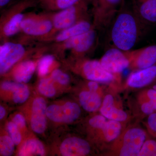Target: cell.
Returning <instances> with one entry per match:
<instances>
[{
	"instance_id": "obj_1",
	"label": "cell",
	"mask_w": 156,
	"mask_h": 156,
	"mask_svg": "<svg viewBox=\"0 0 156 156\" xmlns=\"http://www.w3.org/2000/svg\"><path fill=\"white\" fill-rule=\"evenodd\" d=\"M146 28L124 0L108 28L110 48L132 50Z\"/></svg>"
},
{
	"instance_id": "obj_2",
	"label": "cell",
	"mask_w": 156,
	"mask_h": 156,
	"mask_svg": "<svg viewBox=\"0 0 156 156\" xmlns=\"http://www.w3.org/2000/svg\"><path fill=\"white\" fill-rule=\"evenodd\" d=\"M90 4V0H80L69 8L53 12V29L47 37L43 41L47 42L59 32L82 20H89Z\"/></svg>"
},
{
	"instance_id": "obj_3",
	"label": "cell",
	"mask_w": 156,
	"mask_h": 156,
	"mask_svg": "<svg viewBox=\"0 0 156 156\" xmlns=\"http://www.w3.org/2000/svg\"><path fill=\"white\" fill-rule=\"evenodd\" d=\"M38 0H20L13 4L4 12L0 20V37L1 41L15 35L21 31V24L27 9L38 5Z\"/></svg>"
},
{
	"instance_id": "obj_4",
	"label": "cell",
	"mask_w": 156,
	"mask_h": 156,
	"mask_svg": "<svg viewBox=\"0 0 156 156\" xmlns=\"http://www.w3.org/2000/svg\"><path fill=\"white\" fill-rule=\"evenodd\" d=\"M52 12L25 14L21 24V32L26 36L43 41L53 28Z\"/></svg>"
},
{
	"instance_id": "obj_5",
	"label": "cell",
	"mask_w": 156,
	"mask_h": 156,
	"mask_svg": "<svg viewBox=\"0 0 156 156\" xmlns=\"http://www.w3.org/2000/svg\"><path fill=\"white\" fill-rule=\"evenodd\" d=\"M124 0H97L92 9L93 25L97 30L108 29Z\"/></svg>"
},
{
	"instance_id": "obj_6",
	"label": "cell",
	"mask_w": 156,
	"mask_h": 156,
	"mask_svg": "<svg viewBox=\"0 0 156 156\" xmlns=\"http://www.w3.org/2000/svg\"><path fill=\"white\" fill-rule=\"evenodd\" d=\"M132 56V50L124 51L116 48H109L99 61L105 69L116 76L130 66Z\"/></svg>"
},
{
	"instance_id": "obj_7",
	"label": "cell",
	"mask_w": 156,
	"mask_h": 156,
	"mask_svg": "<svg viewBox=\"0 0 156 156\" xmlns=\"http://www.w3.org/2000/svg\"><path fill=\"white\" fill-rule=\"evenodd\" d=\"M97 30L94 27L85 33L58 43L56 44V50H71L75 55L83 56L95 45L97 38Z\"/></svg>"
},
{
	"instance_id": "obj_8",
	"label": "cell",
	"mask_w": 156,
	"mask_h": 156,
	"mask_svg": "<svg viewBox=\"0 0 156 156\" xmlns=\"http://www.w3.org/2000/svg\"><path fill=\"white\" fill-rule=\"evenodd\" d=\"M25 46L20 43L5 41L0 46V73H7L27 53Z\"/></svg>"
},
{
	"instance_id": "obj_9",
	"label": "cell",
	"mask_w": 156,
	"mask_h": 156,
	"mask_svg": "<svg viewBox=\"0 0 156 156\" xmlns=\"http://www.w3.org/2000/svg\"><path fill=\"white\" fill-rule=\"evenodd\" d=\"M146 133L139 128H130L122 137L119 154L121 156H138L145 141Z\"/></svg>"
},
{
	"instance_id": "obj_10",
	"label": "cell",
	"mask_w": 156,
	"mask_h": 156,
	"mask_svg": "<svg viewBox=\"0 0 156 156\" xmlns=\"http://www.w3.org/2000/svg\"><path fill=\"white\" fill-rule=\"evenodd\" d=\"M81 109L77 104L68 102L64 105H53L47 108V116L53 122L71 123L80 117Z\"/></svg>"
},
{
	"instance_id": "obj_11",
	"label": "cell",
	"mask_w": 156,
	"mask_h": 156,
	"mask_svg": "<svg viewBox=\"0 0 156 156\" xmlns=\"http://www.w3.org/2000/svg\"><path fill=\"white\" fill-rule=\"evenodd\" d=\"M81 71L87 80L97 83H108L116 78V76L104 68L99 60H88L84 61L81 66Z\"/></svg>"
},
{
	"instance_id": "obj_12",
	"label": "cell",
	"mask_w": 156,
	"mask_h": 156,
	"mask_svg": "<svg viewBox=\"0 0 156 156\" xmlns=\"http://www.w3.org/2000/svg\"><path fill=\"white\" fill-rule=\"evenodd\" d=\"M131 7L143 25L156 24V0H130Z\"/></svg>"
},
{
	"instance_id": "obj_13",
	"label": "cell",
	"mask_w": 156,
	"mask_h": 156,
	"mask_svg": "<svg viewBox=\"0 0 156 156\" xmlns=\"http://www.w3.org/2000/svg\"><path fill=\"white\" fill-rule=\"evenodd\" d=\"M156 63V44L133 50L130 66L133 69H144Z\"/></svg>"
},
{
	"instance_id": "obj_14",
	"label": "cell",
	"mask_w": 156,
	"mask_h": 156,
	"mask_svg": "<svg viewBox=\"0 0 156 156\" xmlns=\"http://www.w3.org/2000/svg\"><path fill=\"white\" fill-rule=\"evenodd\" d=\"M47 108L44 98H37L34 99L33 104L31 126L32 130L38 134H42L46 130Z\"/></svg>"
},
{
	"instance_id": "obj_15",
	"label": "cell",
	"mask_w": 156,
	"mask_h": 156,
	"mask_svg": "<svg viewBox=\"0 0 156 156\" xmlns=\"http://www.w3.org/2000/svg\"><path fill=\"white\" fill-rule=\"evenodd\" d=\"M91 147L85 140L72 137L65 140L60 146L62 155L64 156L87 155L90 152Z\"/></svg>"
},
{
	"instance_id": "obj_16",
	"label": "cell",
	"mask_w": 156,
	"mask_h": 156,
	"mask_svg": "<svg viewBox=\"0 0 156 156\" xmlns=\"http://www.w3.org/2000/svg\"><path fill=\"white\" fill-rule=\"evenodd\" d=\"M156 78V63L151 67L132 73L128 77L127 84L131 88H142L151 83Z\"/></svg>"
},
{
	"instance_id": "obj_17",
	"label": "cell",
	"mask_w": 156,
	"mask_h": 156,
	"mask_svg": "<svg viewBox=\"0 0 156 156\" xmlns=\"http://www.w3.org/2000/svg\"><path fill=\"white\" fill-rule=\"evenodd\" d=\"M94 27L93 23L90 20H82L59 32L48 41H53L56 44L62 43L73 37L85 33Z\"/></svg>"
},
{
	"instance_id": "obj_18",
	"label": "cell",
	"mask_w": 156,
	"mask_h": 156,
	"mask_svg": "<svg viewBox=\"0 0 156 156\" xmlns=\"http://www.w3.org/2000/svg\"><path fill=\"white\" fill-rule=\"evenodd\" d=\"M100 112L101 115L109 120L122 122L128 119L126 112L115 107L114 98L111 95H107L104 98Z\"/></svg>"
},
{
	"instance_id": "obj_19",
	"label": "cell",
	"mask_w": 156,
	"mask_h": 156,
	"mask_svg": "<svg viewBox=\"0 0 156 156\" xmlns=\"http://www.w3.org/2000/svg\"><path fill=\"white\" fill-rule=\"evenodd\" d=\"M36 69V64L32 60H26L17 65L14 69L13 76L15 80L20 83L29 82Z\"/></svg>"
},
{
	"instance_id": "obj_20",
	"label": "cell",
	"mask_w": 156,
	"mask_h": 156,
	"mask_svg": "<svg viewBox=\"0 0 156 156\" xmlns=\"http://www.w3.org/2000/svg\"><path fill=\"white\" fill-rule=\"evenodd\" d=\"M79 98L81 106L87 112L96 111L101 105V98L96 92L83 91Z\"/></svg>"
},
{
	"instance_id": "obj_21",
	"label": "cell",
	"mask_w": 156,
	"mask_h": 156,
	"mask_svg": "<svg viewBox=\"0 0 156 156\" xmlns=\"http://www.w3.org/2000/svg\"><path fill=\"white\" fill-rule=\"evenodd\" d=\"M38 5L45 12H56L69 8L80 0H38Z\"/></svg>"
},
{
	"instance_id": "obj_22",
	"label": "cell",
	"mask_w": 156,
	"mask_h": 156,
	"mask_svg": "<svg viewBox=\"0 0 156 156\" xmlns=\"http://www.w3.org/2000/svg\"><path fill=\"white\" fill-rule=\"evenodd\" d=\"M44 153V146L41 141L36 139H30L27 141L23 145L20 151L19 155L43 156Z\"/></svg>"
},
{
	"instance_id": "obj_23",
	"label": "cell",
	"mask_w": 156,
	"mask_h": 156,
	"mask_svg": "<svg viewBox=\"0 0 156 156\" xmlns=\"http://www.w3.org/2000/svg\"><path fill=\"white\" fill-rule=\"evenodd\" d=\"M122 126L120 122L110 120L106 122L102 130L104 137L107 142H111L120 136Z\"/></svg>"
},
{
	"instance_id": "obj_24",
	"label": "cell",
	"mask_w": 156,
	"mask_h": 156,
	"mask_svg": "<svg viewBox=\"0 0 156 156\" xmlns=\"http://www.w3.org/2000/svg\"><path fill=\"white\" fill-rule=\"evenodd\" d=\"M54 60L55 57L51 54L45 55L40 59L38 64V73L40 76H44L48 73Z\"/></svg>"
},
{
	"instance_id": "obj_25",
	"label": "cell",
	"mask_w": 156,
	"mask_h": 156,
	"mask_svg": "<svg viewBox=\"0 0 156 156\" xmlns=\"http://www.w3.org/2000/svg\"><path fill=\"white\" fill-rule=\"evenodd\" d=\"M14 143L11 137L1 136L0 139V152L2 155L11 156L14 151Z\"/></svg>"
},
{
	"instance_id": "obj_26",
	"label": "cell",
	"mask_w": 156,
	"mask_h": 156,
	"mask_svg": "<svg viewBox=\"0 0 156 156\" xmlns=\"http://www.w3.org/2000/svg\"><path fill=\"white\" fill-rule=\"evenodd\" d=\"M39 90L42 95L48 97H52L56 94L53 81L50 78L43 79L40 81Z\"/></svg>"
},
{
	"instance_id": "obj_27",
	"label": "cell",
	"mask_w": 156,
	"mask_h": 156,
	"mask_svg": "<svg viewBox=\"0 0 156 156\" xmlns=\"http://www.w3.org/2000/svg\"><path fill=\"white\" fill-rule=\"evenodd\" d=\"M30 95L29 90L26 85L21 83L14 92L13 100L15 103H22L27 100Z\"/></svg>"
},
{
	"instance_id": "obj_28",
	"label": "cell",
	"mask_w": 156,
	"mask_h": 156,
	"mask_svg": "<svg viewBox=\"0 0 156 156\" xmlns=\"http://www.w3.org/2000/svg\"><path fill=\"white\" fill-rule=\"evenodd\" d=\"M138 156H156V140H148L145 141Z\"/></svg>"
},
{
	"instance_id": "obj_29",
	"label": "cell",
	"mask_w": 156,
	"mask_h": 156,
	"mask_svg": "<svg viewBox=\"0 0 156 156\" xmlns=\"http://www.w3.org/2000/svg\"><path fill=\"white\" fill-rule=\"evenodd\" d=\"M51 78L53 80L63 85H67L70 80L69 75L58 69H55L53 71L51 74Z\"/></svg>"
},
{
	"instance_id": "obj_30",
	"label": "cell",
	"mask_w": 156,
	"mask_h": 156,
	"mask_svg": "<svg viewBox=\"0 0 156 156\" xmlns=\"http://www.w3.org/2000/svg\"><path fill=\"white\" fill-rule=\"evenodd\" d=\"M18 127L13 122L8 123V130L11 139L15 145H18L21 140V136Z\"/></svg>"
},
{
	"instance_id": "obj_31",
	"label": "cell",
	"mask_w": 156,
	"mask_h": 156,
	"mask_svg": "<svg viewBox=\"0 0 156 156\" xmlns=\"http://www.w3.org/2000/svg\"><path fill=\"white\" fill-rule=\"evenodd\" d=\"M106 122V118L103 115H97L89 120V124L93 128L101 129Z\"/></svg>"
},
{
	"instance_id": "obj_32",
	"label": "cell",
	"mask_w": 156,
	"mask_h": 156,
	"mask_svg": "<svg viewBox=\"0 0 156 156\" xmlns=\"http://www.w3.org/2000/svg\"><path fill=\"white\" fill-rule=\"evenodd\" d=\"M141 110L146 115H150L156 111L154 105L149 99L148 101L142 104Z\"/></svg>"
},
{
	"instance_id": "obj_33",
	"label": "cell",
	"mask_w": 156,
	"mask_h": 156,
	"mask_svg": "<svg viewBox=\"0 0 156 156\" xmlns=\"http://www.w3.org/2000/svg\"><path fill=\"white\" fill-rule=\"evenodd\" d=\"M147 125L152 133L156 136V112L149 115L147 119Z\"/></svg>"
},
{
	"instance_id": "obj_34",
	"label": "cell",
	"mask_w": 156,
	"mask_h": 156,
	"mask_svg": "<svg viewBox=\"0 0 156 156\" xmlns=\"http://www.w3.org/2000/svg\"><path fill=\"white\" fill-rule=\"evenodd\" d=\"M21 83L19 82H9L6 81L2 84V87L3 89L7 91L14 92L20 86Z\"/></svg>"
},
{
	"instance_id": "obj_35",
	"label": "cell",
	"mask_w": 156,
	"mask_h": 156,
	"mask_svg": "<svg viewBox=\"0 0 156 156\" xmlns=\"http://www.w3.org/2000/svg\"><path fill=\"white\" fill-rule=\"evenodd\" d=\"M13 122L18 128H23L26 125L25 119L23 116L20 114L16 115L13 118Z\"/></svg>"
},
{
	"instance_id": "obj_36",
	"label": "cell",
	"mask_w": 156,
	"mask_h": 156,
	"mask_svg": "<svg viewBox=\"0 0 156 156\" xmlns=\"http://www.w3.org/2000/svg\"><path fill=\"white\" fill-rule=\"evenodd\" d=\"M147 95L149 100L154 105L156 110V90L149 89L147 92Z\"/></svg>"
},
{
	"instance_id": "obj_37",
	"label": "cell",
	"mask_w": 156,
	"mask_h": 156,
	"mask_svg": "<svg viewBox=\"0 0 156 156\" xmlns=\"http://www.w3.org/2000/svg\"><path fill=\"white\" fill-rule=\"evenodd\" d=\"M88 87H89V91L96 92L98 89V85L97 82L91 81L88 83Z\"/></svg>"
},
{
	"instance_id": "obj_38",
	"label": "cell",
	"mask_w": 156,
	"mask_h": 156,
	"mask_svg": "<svg viewBox=\"0 0 156 156\" xmlns=\"http://www.w3.org/2000/svg\"><path fill=\"white\" fill-rule=\"evenodd\" d=\"M14 0H0V9L1 10L5 8L9 4L12 2Z\"/></svg>"
},
{
	"instance_id": "obj_39",
	"label": "cell",
	"mask_w": 156,
	"mask_h": 156,
	"mask_svg": "<svg viewBox=\"0 0 156 156\" xmlns=\"http://www.w3.org/2000/svg\"><path fill=\"white\" fill-rule=\"evenodd\" d=\"M5 110V108L1 106L0 107V119H2L5 116V115L6 114Z\"/></svg>"
},
{
	"instance_id": "obj_40",
	"label": "cell",
	"mask_w": 156,
	"mask_h": 156,
	"mask_svg": "<svg viewBox=\"0 0 156 156\" xmlns=\"http://www.w3.org/2000/svg\"><path fill=\"white\" fill-rule=\"evenodd\" d=\"M90 2L92 6V9L95 7L97 3V0H90Z\"/></svg>"
}]
</instances>
